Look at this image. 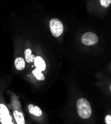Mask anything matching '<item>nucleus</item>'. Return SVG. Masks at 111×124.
<instances>
[{
	"label": "nucleus",
	"mask_w": 111,
	"mask_h": 124,
	"mask_svg": "<svg viewBox=\"0 0 111 124\" xmlns=\"http://www.w3.org/2000/svg\"><path fill=\"white\" fill-rule=\"evenodd\" d=\"M77 108L78 115L82 119L89 118L92 115V109L88 101L81 98L77 102Z\"/></svg>",
	"instance_id": "1"
},
{
	"label": "nucleus",
	"mask_w": 111,
	"mask_h": 124,
	"mask_svg": "<svg viewBox=\"0 0 111 124\" xmlns=\"http://www.w3.org/2000/svg\"><path fill=\"white\" fill-rule=\"evenodd\" d=\"M49 26L52 35L55 37L60 36L63 32V25L62 22L58 19L53 18L51 19L49 23Z\"/></svg>",
	"instance_id": "2"
},
{
	"label": "nucleus",
	"mask_w": 111,
	"mask_h": 124,
	"mask_svg": "<svg viewBox=\"0 0 111 124\" xmlns=\"http://www.w3.org/2000/svg\"><path fill=\"white\" fill-rule=\"evenodd\" d=\"M82 43L86 46H93L98 42V36L94 33L86 32L82 37Z\"/></svg>",
	"instance_id": "3"
},
{
	"label": "nucleus",
	"mask_w": 111,
	"mask_h": 124,
	"mask_svg": "<svg viewBox=\"0 0 111 124\" xmlns=\"http://www.w3.org/2000/svg\"><path fill=\"white\" fill-rule=\"evenodd\" d=\"M0 122L3 124H13L9 110L3 104H0Z\"/></svg>",
	"instance_id": "4"
},
{
	"label": "nucleus",
	"mask_w": 111,
	"mask_h": 124,
	"mask_svg": "<svg viewBox=\"0 0 111 124\" xmlns=\"http://www.w3.org/2000/svg\"><path fill=\"white\" fill-rule=\"evenodd\" d=\"M34 66L38 69L43 71L45 70L46 65L44 60L40 56H38L35 57L34 60Z\"/></svg>",
	"instance_id": "5"
},
{
	"label": "nucleus",
	"mask_w": 111,
	"mask_h": 124,
	"mask_svg": "<svg viewBox=\"0 0 111 124\" xmlns=\"http://www.w3.org/2000/svg\"><path fill=\"white\" fill-rule=\"evenodd\" d=\"M29 112L35 116L40 117L42 115V112L41 109L38 106H34L32 104H30L28 106Z\"/></svg>",
	"instance_id": "6"
},
{
	"label": "nucleus",
	"mask_w": 111,
	"mask_h": 124,
	"mask_svg": "<svg viewBox=\"0 0 111 124\" xmlns=\"http://www.w3.org/2000/svg\"><path fill=\"white\" fill-rule=\"evenodd\" d=\"M15 65L16 69L18 70H22L26 66V63L24 59L22 57H18L15 59Z\"/></svg>",
	"instance_id": "7"
},
{
	"label": "nucleus",
	"mask_w": 111,
	"mask_h": 124,
	"mask_svg": "<svg viewBox=\"0 0 111 124\" xmlns=\"http://www.w3.org/2000/svg\"><path fill=\"white\" fill-rule=\"evenodd\" d=\"M32 51L30 48L26 49L24 51V56H25L26 61L28 63H32L34 62L35 56L34 55L32 54Z\"/></svg>",
	"instance_id": "8"
},
{
	"label": "nucleus",
	"mask_w": 111,
	"mask_h": 124,
	"mask_svg": "<svg viewBox=\"0 0 111 124\" xmlns=\"http://www.w3.org/2000/svg\"><path fill=\"white\" fill-rule=\"evenodd\" d=\"M14 116L18 124H25V120H24L23 115L21 112H19L18 111H15L14 112Z\"/></svg>",
	"instance_id": "9"
},
{
	"label": "nucleus",
	"mask_w": 111,
	"mask_h": 124,
	"mask_svg": "<svg viewBox=\"0 0 111 124\" xmlns=\"http://www.w3.org/2000/svg\"><path fill=\"white\" fill-rule=\"evenodd\" d=\"M42 71L36 68L34 70L32 71V74L34 75L35 77L39 81L44 80V77L43 74L41 72Z\"/></svg>",
	"instance_id": "10"
},
{
	"label": "nucleus",
	"mask_w": 111,
	"mask_h": 124,
	"mask_svg": "<svg viewBox=\"0 0 111 124\" xmlns=\"http://www.w3.org/2000/svg\"><path fill=\"white\" fill-rule=\"evenodd\" d=\"M101 5L104 8H108L111 3V0H100Z\"/></svg>",
	"instance_id": "11"
},
{
	"label": "nucleus",
	"mask_w": 111,
	"mask_h": 124,
	"mask_svg": "<svg viewBox=\"0 0 111 124\" xmlns=\"http://www.w3.org/2000/svg\"><path fill=\"white\" fill-rule=\"evenodd\" d=\"M105 122L107 124H111V116L110 115H107L105 117Z\"/></svg>",
	"instance_id": "12"
}]
</instances>
